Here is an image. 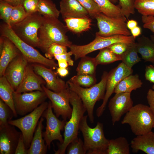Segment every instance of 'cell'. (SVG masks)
I'll return each mask as SVG.
<instances>
[{"mask_svg": "<svg viewBox=\"0 0 154 154\" xmlns=\"http://www.w3.org/2000/svg\"><path fill=\"white\" fill-rule=\"evenodd\" d=\"M43 17L42 23L38 32L39 43L37 47L45 53L53 43L69 48L72 42L66 35L69 30L66 26L58 18Z\"/></svg>", "mask_w": 154, "mask_h": 154, "instance_id": "cell-1", "label": "cell"}, {"mask_svg": "<svg viewBox=\"0 0 154 154\" xmlns=\"http://www.w3.org/2000/svg\"><path fill=\"white\" fill-rule=\"evenodd\" d=\"M70 102L72 106V113L64 126L63 141L62 143H57L58 149L56 150L54 149L55 154H65L68 144L78 137L80 123L86 112L80 98L74 92L70 90Z\"/></svg>", "mask_w": 154, "mask_h": 154, "instance_id": "cell-2", "label": "cell"}, {"mask_svg": "<svg viewBox=\"0 0 154 154\" xmlns=\"http://www.w3.org/2000/svg\"><path fill=\"white\" fill-rule=\"evenodd\" d=\"M108 74L107 72L104 71L100 81L90 87L83 88L69 80L66 82L70 90L76 93L81 99L92 123L94 122L93 112L95 105L97 101L103 100L105 96Z\"/></svg>", "mask_w": 154, "mask_h": 154, "instance_id": "cell-3", "label": "cell"}, {"mask_svg": "<svg viewBox=\"0 0 154 154\" xmlns=\"http://www.w3.org/2000/svg\"><path fill=\"white\" fill-rule=\"evenodd\" d=\"M88 117V115L83 116L79 125L86 154H106L109 140L105 136L103 123L98 122L95 127H91L87 123Z\"/></svg>", "mask_w": 154, "mask_h": 154, "instance_id": "cell-4", "label": "cell"}, {"mask_svg": "<svg viewBox=\"0 0 154 154\" xmlns=\"http://www.w3.org/2000/svg\"><path fill=\"white\" fill-rule=\"evenodd\" d=\"M128 124L136 135L152 131L154 124V113L149 107L139 104L133 106L125 114L121 122Z\"/></svg>", "mask_w": 154, "mask_h": 154, "instance_id": "cell-5", "label": "cell"}, {"mask_svg": "<svg viewBox=\"0 0 154 154\" xmlns=\"http://www.w3.org/2000/svg\"><path fill=\"white\" fill-rule=\"evenodd\" d=\"M0 27L1 36L11 41L29 63L40 64L52 70L58 68L54 59H50L43 56L34 47L21 39L7 24L4 22L1 24Z\"/></svg>", "mask_w": 154, "mask_h": 154, "instance_id": "cell-6", "label": "cell"}, {"mask_svg": "<svg viewBox=\"0 0 154 154\" xmlns=\"http://www.w3.org/2000/svg\"><path fill=\"white\" fill-rule=\"evenodd\" d=\"M135 39L132 35H118L104 37L96 34L95 39L90 43L81 45L72 44L69 48L75 60H77L89 53L108 47L115 43L123 42L129 44L135 42Z\"/></svg>", "mask_w": 154, "mask_h": 154, "instance_id": "cell-7", "label": "cell"}, {"mask_svg": "<svg viewBox=\"0 0 154 154\" xmlns=\"http://www.w3.org/2000/svg\"><path fill=\"white\" fill-rule=\"evenodd\" d=\"M43 20V16L37 12L28 15L11 28L21 39L34 48L37 47L39 43L38 32Z\"/></svg>", "mask_w": 154, "mask_h": 154, "instance_id": "cell-8", "label": "cell"}, {"mask_svg": "<svg viewBox=\"0 0 154 154\" xmlns=\"http://www.w3.org/2000/svg\"><path fill=\"white\" fill-rule=\"evenodd\" d=\"M48 105V102H44L29 114L21 118L8 121L9 124L16 127L21 130L27 149L30 146L38 120Z\"/></svg>", "mask_w": 154, "mask_h": 154, "instance_id": "cell-9", "label": "cell"}, {"mask_svg": "<svg viewBox=\"0 0 154 154\" xmlns=\"http://www.w3.org/2000/svg\"><path fill=\"white\" fill-rule=\"evenodd\" d=\"M13 97L16 112L21 116L33 111L48 98L44 91L39 90L21 93L14 92Z\"/></svg>", "mask_w": 154, "mask_h": 154, "instance_id": "cell-10", "label": "cell"}, {"mask_svg": "<svg viewBox=\"0 0 154 154\" xmlns=\"http://www.w3.org/2000/svg\"><path fill=\"white\" fill-rule=\"evenodd\" d=\"M126 18L125 17L120 18L110 17L102 13L99 14L95 18L99 29V31L96 34L104 37L118 35H131L127 27Z\"/></svg>", "mask_w": 154, "mask_h": 154, "instance_id": "cell-11", "label": "cell"}, {"mask_svg": "<svg viewBox=\"0 0 154 154\" xmlns=\"http://www.w3.org/2000/svg\"><path fill=\"white\" fill-rule=\"evenodd\" d=\"M52 108L50 101L48 102L47 108L43 113L42 117L46 120L45 131L42 133L45 143L48 149L50 148L51 143L57 140L62 143L64 141L61 132L64 129L67 121L61 120L58 119L52 112Z\"/></svg>", "mask_w": 154, "mask_h": 154, "instance_id": "cell-12", "label": "cell"}, {"mask_svg": "<svg viewBox=\"0 0 154 154\" xmlns=\"http://www.w3.org/2000/svg\"><path fill=\"white\" fill-rule=\"evenodd\" d=\"M133 72L132 68H128L121 62L108 73L106 92L103 101L101 105L96 110V115L98 117H100L102 115L105 110L108 100L114 93L117 85L124 78L132 74Z\"/></svg>", "mask_w": 154, "mask_h": 154, "instance_id": "cell-13", "label": "cell"}, {"mask_svg": "<svg viewBox=\"0 0 154 154\" xmlns=\"http://www.w3.org/2000/svg\"><path fill=\"white\" fill-rule=\"evenodd\" d=\"M44 91L51 102L52 109L56 116H61L63 120L66 121L72 115V108L70 106V92L69 86L61 92L56 93L42 86Z\"/></svg>", "mask_w": 154, "mask_h": 154, "instance_id": "cell-14", "label": "cell"}, {"mask_svg": "<svg viewBox=\"0 0 154 154\" xmlns=\"http://www.w3.org/2000/svg\"><path fill=\"white\" fill-rule=\"evenodd\" d=\"M133 104L131 93L120 92L116 94L110 99L108 106L113 125L119 121L122 116L131 109L133 106Z\"/></svg>", "mask_w": 154, "mask_h": 154, "instance_id": "cell-15", "label": "cell"}, {"mask_svg": "<svg viewBox=\"0 0 154 154\" xmlns=\"http://www.w3.org/2000/svg\"><path fill=\"white\" fill-rule=\"evenodd\" d=\"M31 64L35 72L44 80L45 86L48 89L58 93L68 87L66 82L58 77L56 72L51 68L40 64Z\"/></svg>", "mask_w": 154, "mask_h": 154, "instance_id": "cell-16", "label": "cell"}, {"mask_svg": "<svg viewBox=\"0 0 154 154\" xmlns=\"http://www.w3.org/2000/svg\"><path fill=\"white\" fill-rule=\"evenodd\" d=\"M29 63L21 54L12 60L5 69L4 76L15 91L21 82L26 67Z\"/></svg>", "mask_w": 154, "mask_h": 154, "instance_id": "cell-17", "label": "cell"}, {"mask_svg": "<svg viewBox=\"0 0 154 154\" xmlns=\"http://www.w3.org/2000/svg\"><path fill=\"white\" fill-rule=\"evenodd\" d=\"M8 123L0 127V154H15L21 132Z\"/></svg>", "mask_w": 154, "mask_h": 154, "instance_id": "cell-18", "label": "cell"}, {"mask_svg": "<svg viewBox=\"0 0 154 154\" xmlns=\"http://www.w3.org/2000/svg\"><path fill=\"white\" fill-rule=\"evenodd\" d=\"M44 80L35 72L31 64L29 63L18 87L14 92L17 93L35 91H44L43 85H45Z\"/></svg>", "mask_w": 154, "mask_h": 154, "instance_id": "cell-19", "label": "cell"}, {"mask_svg": "<svg viewBox=\"0 0 154 154\" xmlns=\"http://www.w3.org/2000/svg\"><path fill=\"white\" fill-rule=\"evenodd\" d=\"M0 77L4 76L9 64L21 54L15 44L9 39L3 36L0 37Z\"/></svg>", "mask_w": 154, "mask_h": 154, "instance_id": "cell-20", "label": "cell"}, {"mask_svg": "<svg viewBox=\"0 0 154 154\" xmlns=\"http://www.w3.org/2000/svg\"><path fill=\"white\" fill-rule=\"evenodd\" d=\"M60 11L63 20L88 17V12L77 0H61Z\"/></svg>", "mask_w": 154, "mask_h": 154, "instance_id": "cell-21", "label": "cell"}, {"mask_svg": "<svg viewBox=\"0 0 154 154\" xmlns=\"http://www.w3.org/2000/svg\"><path fill=\"white\" fill-rule=\"evenodd\" d=\"M131 147L134 152L141 151L147 154H154V132L137 136L131 141Z\"/></svg>", "mask_w": 154, "mask_h": 154, "instance_id": "cell-22", "label": "cell"}, {"mask_svg": "<svg viewBox=\"0 0 154 154\" xmlns=\"http://www.w3.org/2000/svg\"><path fill=\"white\" fill-rule=\"evenodd\" d=\"M44 120V118L42 117L38 121L30 146L27 150L28 154H45L47 153L48 147L42 138Z\"/></svg>", "mask_w": 154, "mask_h": 154, "instance_id": "cell-23", "label": "cell"}, {"mask_svg": "<svg viewBox=\"0 0 154 154\" xmlns=\"http://www.w3.org/2000/svg\"><path fill=\"white\" fill-rule=\"evenodd\" d=\"M136 46L138 53L145 62L154 64V43L150 38L142 35L137 38Z\"/></svg>", "mask_w": 154, "mask_h": 154, "instance_id": "cell-24", "label": "cell"}, {"mask_svg": "<svg viewBox=\"0 0 154 154\" xmlns=\"http://www.w3.org/2000/svg\"><path fill=\"white\" fill-rule=\"evenodd\" d=\"M142 84L143 83L137 74H131L124 78L118 84L115 89L114 93H131L132 91L141 88Z\"/></svg>", "mask_w": 154, "mask_h": 154, "instance_id": "cell-25", "label": "cell"}, {"mask_svg": "<svg viewBox=\"0 0 154 154\" xmlns=\"http://www.w3.org/2000/svg\"><path fill=\"white\" fill-rule=\"evenodd\" d=\"M15 91L6 78L4 76L0 77V97L11 109L15 117L17 116L14 104L13 93Z\"/></svg>", "mask_w": 154, "mask_h": 154, "instance_id": "cell-26", "label": "cell"}, {"mask_svg": "<svg viewBox=\"0 0 154 154\" xmlns=\"http://www.w3.org/2000/svg\"><path fill=\"white\" fill-rule=\"evenodd\" d=\"M64 21L68 30L74 33L79 34L91 28L92 21L88 17L67 18Z\"/></svg>", "mask_w": 154, "mask_h": 154, "instance_id": "cell-27", "label": "cell"}, {"mask_svg": "<svg viewBox=\"0 0 154 154\" xmlns=\"http://www.w3.org/2000/svg\"><path fill=\"white\" fill-rule=\"evenodd\" d=\"M130 151L129 145L125 137L109 140L106 154H129Z\"/></svg>", "mask_w": 154, "mask_h": 154, "instance_id": "cell-28", "label": "cell"}, {"mask_svg": "<svg viewBox=\"0 0 154 154\" xmlns=\"http://www.w3.org/2000/svg\"><path fill=\"white\" fill-rule=\"evenodd\" d=\"M99 7L102 13L110 17L120 18L124 17L120 7L116 5L110 0H94Z\"/></svg>", "mask_w": 154, "mask_h": 154, "instance_id": "cell-29", "label": "cell"}, {"mask_svg": "<svg viewBox=\"0 0 154 154\" xmlns=\"http://www.w3.org/2000/svg\"><path fill=\"white\" fill-rule=\"evenodd\" d=\"M138 53L136 42L129 44L126 50L121 55L122 62L128 68H132L134 65L141 61Z\"/></svg>", "mask_w": 154, "mask_h": 154, "instance_id": "cell-30", "label": "cell"}, {"mask_svg": "<svg viewBox=\"0 0 154 154\" xmlns=\"http://www.w3.org/2000/svg\"><path fill=\"white\" fill-rule=\"evenodd\" d=\"M76 68L77 74L95 75L97 65L94 58L86 56L81 57Z\"/></svg>", "mask_w": 154, "mask_h": 154, "instance_id": "cell-31", "label": "cell"}, {"mask_svg": "<svg viewBox=\"0 0 154 154\" xmlns=\"http://www.w3.org/2000/svg\"><path fill=\"white\" fill-rule=\"evenodd\" d=\"M38 12L43 16L58 18L60 13L56 5L51 0H40Z\"/></svg>", "mask_w": 154, "mask_h": 154, "instance_id": "cell-32", "label": "cell"}, {"mask_svg": "<svg viewBox=\"0 0 154 154\" xmlns=\"http://www.w3.org/2000/svg\"><path fill=\"white\" fill-rule=\"evenodd\" d=\"M94 58L97 65L109 64L121 60V55L114 53L108 47L100 50L98 54Z\"/></svg>", "mask_w": 154, "mask_h": 154, "instance_id": "cell-33", "label": "cell"}, {"mask_svg": "<svg viewBox=\"0 0 154 154\" xmlns=\"http://www.w3.org/2000/svg\"><path fill=\"white\" fill-rule=\"evenodd\" d=\"M135 8L142 15L154 16V0H135Z\"/></svg>", "mask_w": 154, "mask_h": 154, "instance_id": "cell-34", "label": "cell"}, {"mask_svg": "<svg viewBox=\"0 0 154 154\" xmlns=\"http://www.w3.org/2000/svg\"><path fill=\"white\" fill-rule=\"evenodd\" d=\"M69 80L76 84L87 88L95 84L97 81L96 75L77 74L72 77Z\"/></svg>", "mask_w": 154, "mask_h": 154, "instance_id": "cell-35", "label": "cell"}, {"mask_svg": "<svg viewBox=\"0 0 154 154\" xmlns=\"http://www.w3.org/2000/svg\"><path fill=\"white\" fill-rule=\"evenodd\" d=\"M22 5L14 6L9 21L10 27L23 20L28 15Z\"/></svg>", "mask_w": 154, "mask_h": 154, "instance_id": "cell-36", "label": "cell"}, {"mask_svg": "<svg viewBox=\"0 0 154 154\" xmlns=\"http://www.w3.org/2000/svg\"><path fill=\"white\" fill-rule=\"evenodd\" d=\"M14 117L10 108L1 99H0V127H3L9 123L8 121Z\"/></svg>", "mask_w": 154, "mask_h": 154, "instance_id": "cell-37", "label": "cell"}, {"mask_svg": "<svg viewBox=\"0 0 154 154\" xmlns=\"http://www.w3.org/2000/svg\"><path fill=\"white\" fill-rule=\"evenodd\" d=\"M86 9L89 15L92 19L102 13L97 4L94 0H77Z\"/></svg>", "mask_w": 154, "mask_h": 154, "instance_id": "cell-38", "label": "cell"}, {"mask_svg": "<svg viewBox=\"0 0 154 154\" xmlns=\"http://www.w3.org/2000/svg\"><path fill=\"white\" fill-rule=\"evenodd\" d=\"M67 154H85L84 141L78 137L72 141L68 145L66 149Z\"/></svg>", "mask_w": 154, "mask_h": 154, "instance_id": "cell-39", "label": "cell"}, {"mask_svg": "<svg viewBox=\"0 0 154 154\" xmlns=\"http://www.w3.org/2000/svg\"><path fill=\"white\" fill-rule=\"evenodd\" d=\"M121 13L126 18L135 13V0H118Z\"/></svg>", "mask_w": 154, "mask_h": 154, "instance_id": "cell-40", "label": "cell"}, {"mask_svg": "<svg viewBox=\"0 0 154 154\" xmlns=\"http://www.w3.org/2000/svg\"><path fill=\"white\" fill-rule=\"evenodd\" d=\"M14 6L8 3L0 0V18L9 25L10 17Z\"/></svg>", "mask_w": 154, "mask_h": 154, "instance_id": "cell-41", "label": "cell"}, {"mask_svg": "<svg viewBox=\"0 0 154 154\" xmlns=\"http://www.w3.org/2000/svg\"><path fill=\"white\" fill-rule=\"evenodd\" d=\"M67 47L60 44L53 43L48 48L45 52L46 58L51 59L55 55L60 54L67 52Z\"/></svg>", "mask_w": 154, "mask_h": 154, "instance_id": "cell-42", "label": "cell"}, {"mask_svg": "<svg viewBox=\"0 0 154 154\" xmlns=\"http://www.w3.org/2000/svg\"><path fill=\"white\" fill-rule=\"evenodd\" d=\"M40 0H23L22 5L28 14L38 12V7Z\"/></svg>", "mask_w": 154, "mask_h": 154, "instance_id": "cell-43", "label": "cell"}, {"mask_svg": "<svg viewBox=\"0 0 154 154\" xmlns=\"http://www.w3.org/2000/svg\"><path fill=\"white\" fill-rule=\"evenodd\" d=\"M128 44L123 42H118L112 44L108 48L115 54L121 55L127 49Z\"/></svg>", "mask_w": 154, "mask_h": 154, "instance_id": "cell-44", "label": "cell"}, {"mask_svg": "<svg viewBox=\"0 0 154 154\" xmlns=\"http://www.w3.org/2000/svg\"><path fill=\"white\" fill-rule=\"evenodd\" d=\"M141 20L143 27L149 30L154 35V16L142 15Z\"/></svg>", "mask_w": 154, "mask_h": 154, "instance_id": "cell-45", "label": "cell"}, {"mask_svg": "<svg viewBox=\"0 0 154 154\" xmlns=\"http://www.w3.org/2000/svg\"><path fill=\"white\" fill-rule=\"evenodd\" d=\"M27 150L26 148L22 133L20 135L17 145L15 154H27Z\"/></svg>", "mask_w": 154, "mask_h": 154, "instance_id": "cell-46", "label": "cell"}, {"mask_svg": "<svg viewBox=\"0 0 154 154\" xmlns=\"http://www.w3.org/2000/svg\"><path fill=\"white\" fill-rule=\"evenodd\" d=\"M72 55H73L72 53L70 51L61 54L55 55L54 58V59L57 60L61 59H64L68 62L69 66H72L74 65V61L71 58Z\"/></svg>", "mask_w": 154, "mask_h": 154, "instance_id": "cell-47", "label": "cell"}, {"mask_svg": "<svg viewBox=\"0 0 154 154\" xmlns=\"http://www.w3.org/2000/svg\"><path fill=\"white\" fill-rule=\"evenodd\" d=\"M145 77L146 80L154 84V65L146 66Z\"/></svg>", "mask_w": 154, "mask_h": 154, "instance_id": "cell-48", "label": "cell"}, {"mask_svg": "<svg viewBox=\"0 0 154 154\" xmlns=\"http://www.w3.org/2000/svg\"><path fill=\"white\" fill-rule=\"evenodd\" d=\"M147 99L149 107L154 113V84L147 92Z\"/></svg>", "mask_w": 154, "mask_h": 154, "instance_id": "cell-49", "label": "cell"}, {"mask_svg": "<svg viewBox=\"0 0 154 154\" xmlns=\"http://www.w3.org/2000/svg\"><path fill=\"white\" fill-rule=\"evenodd\" d=\"M130 31L131 35L135 38L141 33V28L137 26L130 30Z\"/></svg>", "mask_w": 154, "mask_h": 154, "instance_id": "cell-50", "label": "cell"}, {"mask_svg": "<svg viewBox=\"0 0 154 154\" xmlns=\"http://www.w3.org/2000/svg\"><path fill=\"white\" fill-rule=\"evenodd\" d=\"M56 69V73L62 77H65L68 74V71L67 68H61L58 67Z\"/></svg>", "mask_w": 154, "mask_h": 154, "instance_id": "cell-51", "label": "cell"}, {"mask_svg": "<svg viewBox=\"0 0 154 154\" xmlns=\"http://www.w3.org/2000/svg\"><path fill=\"white\" fill-rule=\"evenodd\" d=\"M137 22L136 20L131 19L128 20L127 23V28L130 30L137 26Z\"/></svg>", "mask_w": 154, "mask_h": 154, "instance_id": "cell-52", "label": "cell"}, {"mask_svg": "<svg viewBox=\"0 0 154 154\" xmlns=\"http://www.w3.org/2000/svg\"><path fill=\"white\" fill-rule=\"evenodd\" d=\"M6 2L13 6L22 5L23 0H1Z\"/></svg>", "mask_w": 154, "mask_h": 154, "instance_id": "cell-53", "label": "cell"}, {"mask_svg": "<svg viewBox=\"0 0 154 154\" xmlns=\"http://www.w3.org/2000/svg\"><path fill=\"white\" fill-rule=\"evenodd\" d=\"M59 67L61 68H67L69 65L67 62L65 60L61 59L57 60Z\"/></svg>", "mask_w": 154, "mask_h": 154, "instance_id": "cell-54", "label": "cell"}, {"mask_svg": "<svg viewBox=\"0 0 154 154\" xmlns=\"http://www.w3.org/2000/svg\"><path fill=\"white\" fill-rule=\"evenodd\" d=\"M150 39L154 43V35H151L150 36Z\"/></svg>", "mask_w": 154, "mask_h": 154, "instance_id": "cell-55", "label": "cell"}, {"mask_svg": "<svg viewBox=\"0 0 154 154\" xmlns=\"http://www.w3.org/2000/svg\"><path fill=\"white\" fill-rule=\"evenodd\" d=\"M111 2L113 3H115L118 1V0H110Z\"/></svg>", "mask_w": 154, "mask_h": 154, "instance_id": "cell-56", "label": "cell"}, {"mask_svg": "<svg viewBox=\"0 0 154 154\" xmlns=\"http://www.w3.org/2000/svg\"><path fill=\"white\" fill-rule=\"evenodd\" d=\"M153 128H154V125H153Z\"/></svg>", "mask_w": 154, "mask_h": 154, "instance_id": "cell-57", "label": "cell"}]
</instances>
